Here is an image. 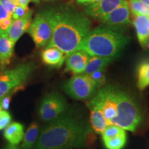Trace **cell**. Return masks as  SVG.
<instances>
[{"label":"cell","mask_w":149,"mask_h":149,"mask_svg":"<svg viewBox=\"0 0 149 149\" xmlns=\"http://www.w3.org/2000/svg\"><path fill=\"white\" fill-rule=\"evenodd\" d=\"M40 13L52 29V38L47 46L58 48L66 56L79 50L91 31V23L88 17L66 6L48 8Z\"/></svg>","instance_id":"obj_1"},{"label":"cell","mask_w":149,"mask_h":149,"mask_svg":"<svg viewBox=\"0 0 149 149\" xmlns=\"http://www.w3.org/2000/svg\"><path fill=\"white\" fill-rule=\"evenodd\" d=\"M91 126L81 117L66 113L50 122L42 130L34 149H72L88 144Z\"/></svg>","instance_id":"obj_2"},{"label":"cell","mask_w":149,"mask_h":149,"mask_svg":"<svg viewBox=\"0 0 149 149\" xmlns=\"http://www.w3.org/2000/svg\"><path fill=\"white\" fill-rule=\"evenodd\" d=\"M128 42L122 33L107 26H100L91 30L80 46L91 56L115 59Z\"/></svg>","instance_id":"obj_3"},{"label":"cell","mask_w":149,"mask_h":149,"mask_svg":"<svg viewBox=\"0 0 149 149\" xmlns=\"http://www.w3.org/2000/svg\"><path fill=\"white\" fill-rule=\"evenodd\" d=\"M117 115L111 124L134 132L141 122L138 106L130 95L117 88Z\"/></svg>","instance_id":"obj_4"},{"label":"cell","mask_w":149,"mask_h":149,"mask_svg":"<svg viewBox=\"0 0 149 149\" xmlns=\"http://www.w3.org/2000/svg\"><path fill=\"white\" fill-rule=\"evenodd\" d=\"M34 69V64L28 62L18 65L12 69L0 72V100L23 87Z\"/></svg>","instance_id":"obj_5"},{"label":"cell","mask_w":149,"mask_h":149,"mask_svg":"<svg viewBox=\"0 0 149 149\" xmlns=\"http://www.w3.org/2000/svg\"><path fill=\"white\" fill-rule=\"evenodd\" d=\"M98 89L88 74L84 73L75 74L63 86V90L67 95L80 101L93 98Z\"/></svg>","instance_id":"obj_6"},{"label":"cell","mask_w":149,"mask_h":149,"mask_svg":"<svg viewBox=\"0 0 149 149\" xmlns=\"http://www.w3.org/2000/svg\"><path fill=\"white\" fill-rule=\"evenodd\" d=\"M91 106L101 110L108 124H111L117 115V88L111 85L101 88L87 104Z\"/></svg>","instance_id":"obj_7"},{"label":"cell","mask_w":149,"mask_h":149,"mask_svg":"<svg viewBox=\"0 0 149 149\" xmlns=\"http://www.w3.org/2000/svg\"><path fill=\"white\" fill-rule=\"evenodd\" d=\"M66 109V101L61 94L57 92L48 93L39 106V117L43 122L50 123L64 115Z\"/></svg>","instance_id":"obj_8"},{"label":"cell","mask_w":149,"mask_h":149,"mask_svg":"<svg viewBox=\"0 0 149 149\" xmlns=\"http://www.w3.org/2000/svg\"><path fill=\"white\" fill-rule=\"evenodd\" d=\"M27 32L37 48L46 47L51 42L53 34L49 22L40 13L35 15Z\"/></svg>","instance_id":"obj_9"},{"label":"cell","mask_w":149,"mask_h":149,"mask_svg":"<svg viewBox=\"0 0 149 149\" xmlns=\"http://www.w3.org/2000/svg\"><path fill=\"white\" fill-rule=\"evenodd\" d=\"M127 3L126 0H102L87 5L85 13L91 17L101 20L115 9Z\"/></svg>","instance_id":"obj_10"},{"label":"cell","mask_w":149,"mask_h":149,"mask_svg":"<svg viewBox=\"0 0 149 149\" xmlns=\"http://www.w3.org/2000/svg\"><path fill=\"white\" fill-rule=\"evenodd\" d=\"M91 55L83 50H77L66 58V70L74 74L84 73Z\"/></svg>","instance_id":"obj_11"},{"label":"cell","mask_w":149,"mask_h":149,"mask_svg":"<svg viewBox=\"0 0 149 149\" xmlns=\"http://www.w3.org/2000/svg\"><path fill=\"white\" fill-rule=\"evenodd\" d=\"M130 8L128 3L118 7L102 19V23L109 26H121L130 24Z\"/></svg>","instance_id":"obj_12"},{"label":"cell","mask_w":149,"mask_h":149,"mask_svg":"<svg viewBox=\"0 0 149 149\" xmlns=\"http://www.w3.org/2000/svg\"><path fill=\"white\" fill-rule=\"evenodd\" d=\"M32 16L33 11L30 10L29 14L24 17L13 20L12 24L7 31V35L15 44H16L24 33L27 32L32 22Z\"/></svg>","instance_id":"obj_13"},{"label":"cell","mask_w":149,"mask_h":149,"mask_svg":"<svg viewBox=\"0 0 149 149\" xmlns=\"http://www.w3.org/2000/svg\"><path fill=\"white\" fill-rule=\"evenodd\" d=\"M66 55L55 47L47 46L41 53V57L44 64L51 67L59 68L66 60Z\"/></svg>","instance_id":"obj_14"},{"label":"cell","mask_w":149,"mask_h":149,"mask_svg":"<svg viewBox=\"0 0 149 149\" xmlns=\"http://www.w3.org/2000/svg\"><path fill=\"white\" fill-rule=\"evenodd\" d=\"M15 44L9 38L7 34H1L0 37V67L4 69L10 64L14 54Z\"/></svg>","instance_id":"obj_15"},{"label":"cell","mask_w":149,"mask_h":149,"mask_svg":"<svg viewBox=\"0 0 149 149\" xmlns=\"http://www.w3.org/2000/svg\"><path fill=\"white\" fill-rule=\"evenodd\" d=\"M149 19L148 16H135L133 20L137 40L142 48H146L149 40Z\"/></svg>","instance_id":"obj_16"},{"label":"cell","mask_w":149,"mask_h":149,"mask_svg":"<svg viewBox=\"0 0 149 149\" xmlns=\"http://www.w3.org/2000/svg\"><path fill=\"white\" fill-rule=\"evenodd\" d=\"M24 126L21 123L11 122L5 128L3 136L8 143L13 145H18L23 140L24 136Z\"/></svg>","instance_id":"obj_17"},{"label":"cell","mask_w":149,"mask_h":149,"mask_svg":"<svg viewBox=\"0 0 149 149\" xmlns=\"http://www.w3.org/2000/svg\"><path fill=\"white\" fill-rule=\"evenodd\" d=\"M91 110L90 115V126L95 133L97 134H102L109 125L104 118L103 113L98 107L91 106L88 107Z\"/></svg>","instance_id":"obj_18"},{"label":"cell","mask_w":149,"mask_h":149,"mask_svg":"<svg viewBox=\"0 0 149 149\" xmlns=\"http://www.w3.org/2000/svg\"><path fill=\"white\" fill-rule=\"evenodd\" d=\"M111 57H98V56H91L86 67L84 73L91 74L98 70H105L108 65L113 60Z\"/></svg>","instance_id":"obj_19"},{"label":"cell","mask_w":149,"mask_h":149,"mask_svg":"<svg viewBox=\"0 0 149 149\" xmlns=\"http://www.w3.org/2000/svg\"><path fill=\"white\" fill-rule=\"evenodd\" d=\"M137 74V86L142 91L149 86V59L141 61L139 64Z\"/></svg>","instance_id":"obj_20"},{"label":"cell","mask_w":149,"mask_h":149,"mask_svg":"<svg viewBox=\"0 0 149 149\" xmlns=\"http://www.w3.org/2000/svg\"><path fill=\"white\" fill-rule=\"evenodd\" d=\"M39 135V125L36 122H33L28 128L24 134L21 148L22 149H31L34 146Z\"/></svg>","instance_id":"obj_21"},{"label":"cell","mask_w":149,"mask_h":149,"mask_svg":"<svg viewBox=\"0 0 149 149\" xmlns=\"http://www.w3.org/2000/svg\"><path fill=\"white\" fill-rule=\"evenodd\" d=\"M127 135L124 133L110 139H103L104 146L107 149H123L126 144Z\"/></svg>","instance_id":"obj_22"},{"label":"cell","mask_w":149,"mask_h":149,"mask_svg":"<svg viewBox=\"0 0 149 149\" xmlns=\"http://www.w3.org/2000/svg\"><path fill=\"white\" fill-rule=\"evenodd\" d=\"M130 10L135 16L149 15V7L140 0H129Z\"/></svg>","instance_id":"obj_23"},{"label":"cell","mask_w":149,"mask_h":149,"mask_svg":"<svg viewBox=\"0 0 149 149\" xmlns=\"http://www.w3.org/2000/svg\"><path fill=\"white\" fill-rule=\"evenodd\" d=\"M124 133H126V130L123 129V128L119 127L116 125L110 124V125H108L107 126V128L104 129L103 133H102V140L116 137V136H118Z\"/></svg>","instance_id":"obj_24"},{"label":"cell","mask_w":149,"mask_h":149,"mask_svg":"<svg viewBox=\"0 0 149 149\" xmlns=\"http://www.w3.org/2000/svg\"><path fill=\"white\" fill-rule=\"evenodd\" d=\"M88 75L93 80V82L95 84L98 88H101L106 82L105 70H98V71L93 72V73L88 74Z\"/></svg>","instance_id":"obj_25"},{"label":"cell","mask_w":149,"mask_h":149,"mask_svg":"<svg viewBox=\"0 0 149 149\" xmlns=\"http://www.w3.org/2000/svg\"><path fill=\"white\" fill-rule=\"evenodd\" d=\"M10 113L8 111L1 110L0 111V130L5 129L11 123Z\"/></svg>","instance_id":"obj_26"},{"label":"cell","mask_w":149,"mask_h":149,"mask_svg":"<svg viewBox=\"0 0 149 149\" xmlns=\"http://www.w3.org/2000/svg\"><path fill=\"white\" fill-rule=\"evenodd\" d=\"M30 10L31 9H29V8H24L22 6L17 5L12 14L13 19H17L24 17H26L29 14Z\"/></svg>","instance_id":"obj_27"},{"label":"cell","mask_w":149,"mask_h":149,"mask_svg":"<svg viewBox=\"0 0 149 149\" xmlns=\"http://www.w3.org/2000/svg\"><path fill=\"white\" fill-rule=\"evenodd\" d=\"M0 3L9 13L11 15L13 14L14 9L16 6L14 0H0Z\"/></svg>","instance_id":"obj_28"},{"label":"cell","mask_w":149,"mask_h":149,"mask_svg":"<svg viewBox=\"0 0 149 149\" xmlns=\"http://www.w3.org/2000/svg\"><path fill=\"white\" fill-rule=\"evenodd\" d=\"M13 94V93H9V94L6 95L4 96L3 98H1V100H0V106H1V110L8 111Z\"/></svg>","instance_id":"obj_29"},{"label":"cell","mask_w":149,"mask_h":149,"mask_svg":"<svg viewBox=\"0 0 149 149\" xmlns=\"http://www.w3.org/2000/svg\"><path fill=\"white\" fill-rule=\"evenodd\" d=\"M10 17H13L12 15L9 13L0 3V22H2L5 21L6 19H7Z\"/></svg>","instance_id":"obj_30"},{"label":"cell","mask_w":149,"mask_h":149,"mask_svg":"<svg viewBox=\"0 0 149 149\" xmlns=\"http://www.w3.org/2000/svg\"><path fill=\"white\" fill-rule=\"evenodd\" d=\"M16 6L19 5L24 8H29V4L31 2V0H14Z\"/></svg>","instance_id":"obj_31"},{"label":"cell","mask_w":149,"mask_h":149,"mask_svg":"<svg viewBox=\"0 0 149 149\" xmlns=\"http://www.w3.org/2000/svg\"><path fill=\"white\" fill-rule=\"evenodd\" d=\"M3 149H20L17 146V145H13L9 143L8 144L6 145L5 147H3Z\"/></svg>","instance_id":"obj_32"},{"label":"cell","mask_w":149,"mask_h":149,"mask_svg":"<svg viewBox=\"0 0 149 149\" xmlns=\"http://www.w3.org/2000/svg\"><path fill=\"white\" fill-rule=\"evenodd\" d=\"M91 0H76L77 3H83V4H86L88 5L90 3Z\"/></svg>","instance_id":"obj_33"},{"label":"cell","mask_w":149,"mask_h":149,"mask_svg":"<svg viewBox=\"0 0 149 149\" xmlns=\"http://www.w3.org/2000/svg\"><path fill=\"white\" fill-rule=\"evenodd\" d=\"M140 1H142L143 3H145L146 6H148L149 7V0H140Z\"/></svg>","instance_id":"obj_34"},{"label":"cell","mask_w":149,"mask_h":149,"mask_svg":"<svg viewBox=\"0 0 149 149\" xmlns=\"http://www.w3.org/2000/svg\"><path fill=\"white\" fill-rule=\"evenodd\" d=\"M102 1V0H91L90 3H89L88 4H90V3H93L98 2V1Z\"/></svg>","instance_id":"obj_35"},{"label":"cell","mask_w":149,"mask_h":149,"mask_svg":"<svg viewBox=\"0 0 149 149\" xmlns=\"http://www.w3.org/2000/svg\"><path fill=\"white\" fill-rule=\"evenodd\" d=\"M40 1H41V0H31V1H32V2L35 3H40Z\"/></svg>","instance_id":"obj_36"},{"label":"cell","mask_w":149,"mask_h":149,"mask_svg":"<svg viewBox=\"0 0 149 149\" xmlns=\"http://www.w3.org/2000/svg\"><path fill=\"white\" fill-rule=\"evenodd\" d=\"M43 1H52V0H43Z\"/></svg>","instance_id":"obj_37"},{"label":"cell","mask_w":149,"mask_h":149,"mask_svg":"<svg viewBox=\"0 0 149 149\" xmlns=\"http://www.w3.org/2000/svg\"><path fill=\"white\" fill-rule=\"evenodd\" d=\"M1 106H0V111H1Z\"/></svg>","instance_id":"obj_38"},{"label":"cell","mask_w":149,"mask_h":149,"mask_svg":"<svg viewBox=\"0 0 149 149\" xmlns=\"http://www.w3.org/2000/svg\"><path fill=\"white\" fill-rule=\"evenodd\" d=\"M1 31H0V37H1Z\"/></svg>","instance_id":"obj_39"},{"label":"cell","mask_w":149,"mask_h":149,"mask_svg":"<svg viewBox=\"0 0 149 149\" xmlns=\"http://www.w3.org/2000/svg\"><path fill=\"white\" fill-rule=\"evenodd\" d=\"M148 19H149V15H148Z\"/></svg>","instance_id":"obj_40"},{"label":"cell","mask_w":149,"mask_h":149,"mask_svg":"<svg viewBox=\"0 0 149 149\" xmlns=\"http://www.w3.org/2000/svg\"><path fill=\"white\" fill-rule=\"evenodd\" d=\"M148 26H149V23H148Z\"/></svg>","instance_id":"obj_41"}]
</instances>
